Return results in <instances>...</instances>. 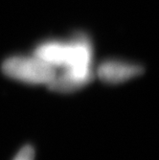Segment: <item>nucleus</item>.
Returning a JSON list of instances; mask_svg holds the SVG:
<instances>
[{
  "label": "nucleus",
  "mask_w": 159,
  "mask_h": 160,
  "mask_svg": "<svg viewBox=\"0 0 159 160\" xmlns=\"http://www.w3.org/2000/svg\"><path fill=\"white\" fill-rule=\"evenodd\" d=\"M34 55L56 69L61 67L83 77L90 79L95 77L92 68V44L88 38L83 35L71 42L45 41L35 49Z\"/></svg>",
  "instance_id": "obj_1"
},
{
  "label": "nucleus",
  "mask_w": 159,
  "mask_h": 160,
  "mask_svg": "<svg viewBox=\"0 0 159 160\" xmlns=\"http://www.w3.org/2000/svg\"><path fill=\"white\" fill-rule=\"evenodd\" d=\"M3 73L13 80L31 84H48L57 69L37 56H13L2 63Z\"/></svg>",
  "instance_id": "obj_2"
},
{
  "label": "nucleus",
  "mask_w": 159,
  "mask_h": 160,
  "mask_svg": "<svg viewBox=\"0 0 159 160\" xmlns=\"http://www.w3.org/2000/svg\"><path fill=\"white\" fill-rule=\"evenodd\" d=\"M142 73V66L119 60H108L101 63L97 70V77L107 83L116 84L127 82Z\"/></svg>",
  "instance_id": "obj_3"
},
{
  "label": "nucleus",
  "mask_w": 159,
  "mask_h": 160,
  "mask_svg": "<svg viewBox=\"0 0 159 160\" xmlns=\"http://www.w3.org/2000/svg\"><path fill=\"white\" fill-rule=\"evenodd\" d=\"M93 80L76 74L68 69H62L61 73H56L52 81L47 84L48 88L57 93H73L83 86L90 83Z\"/></svg>",
  "instance_id": "obj_4"
},
{
  "label": "nucleus",
  "mask_w": 159,
  "mask_h": 160,
  "mask_svg": "<svg viewBox=\"0 0 159 160\" xmlns=\"http://www.w3.org/2000/svg\"><path fill=\"white\" fill-rule=\"evenodd\" d=\"M35 158V151L32 146L27 145L24 146L19 152L17 154L13 160H34Z\"/></svg>",
  "instance_id": "obj_5"
}]
</instances>
